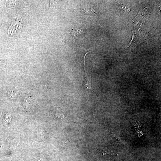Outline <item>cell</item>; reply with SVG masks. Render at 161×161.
I'll use <instances>...</instances> for the list:
<instances>
[{
    "label": "cell",
    "instance_id": "obj_2",
    "mask_svg": "<svg viewBox=\"0 0 161 161\" xmlns=\"http://www.w3.org/2000/svg\"><path fill=\"white\" fill-rule=\"evenodd\" d=\"M87 30L86 28H80L72 29L71 34V35L76 38H78L83 35Z\"/></svg>",
    "mask_w": 161,
    "mask_h": 161
},
{
    "label": "cell",
    "instance_id": "obj_4",
    "mask_svg": "<svg viewBox=\"0 0 161 161\" xmlns=\"http://www.w3.org/2000/svg\"><path fill=\"white\" fill-rule=\"evenodd\" d=\"M113 5L115 7L125 13L129 12L131 10L130 7L123 5L118 1L114 2Z\"/></svg>",
    "mask_w": 161,
    "mask_h": 161
},
{
    "label": "cell",
    "instance_id": "obj_3",
    "mask_svg": "<svg viewBox=\"0 0 161 161\" xmlns=\"http://www.w3.org/2000/svg\"><path fill=\"white\" fill-rule=\"evenodd\" d=\"M81 13L82 14L89 15H96L98 13L92 8H87L81 9L80 10Z\"/></svg>",
    "mask_w": 161,
    "mask_h": 161
},
{
    "label": "cell",
    "instance_id": "obj_6",
    "mask_svg": "<svg viewBox=\"0 0 161 161\" xmlns=\"http://www.w3.org/2000/svg\"><path fill=\"white\" fill-rule=\"evenodd\" d=\"M55 116L56 117H57L59 118H61L62 119L64 117L63 115L62 114L59 112H57L56 113Z\"/></svg>",
    "mask_w": 161,
    "mask_h": 161
},
{
    "label": "cell",
    "instance_id": "obj_5",
    "mask_svg": "<svg viewBox=\"0 0 161 161\" xmlns=\"http://www.w3.org/2000/svg\"><path fill=\"white\" fill-rule=\"evenodd\" d=\"M84 68L85 71V77H86V78H85V80L84 81L83 83V87L85 89L90 90L91 89L92 87L87 77L86 71L85 70V67Z\"/></svg>",
    "mask_w": 161,
    "mask_h": 161
},
{
    "label": "cell",
    "instance_id": "obj_1",
    "mask_svg": "<svg viewBox=\"0 0 161 161\" xmlns=\"http://www.w3.org/2000/svg\"><path fill=\"white\" fill-rule=\"evenodd\" d=\"M21 21L18 19L15 18L13 20L10 27L8 30V34L10 36L21 32L22 28Z\"/></svg>",
    "mask_w": 161,
    "mask_h": 161
}]
</instances>
